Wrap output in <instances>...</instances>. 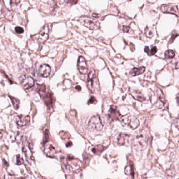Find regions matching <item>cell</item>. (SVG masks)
Segmentation results:
<instances>
[{"label": "cell", "instance_id": "1", "mask_svg": "<svg viewBox=\"0 0 179 179\" xmlns=\"http://www.w3.org/2000/svg\"><path fill=\"white\" fill-rule=\"evenodd\" d=\"M148 135L145 130H139L134 136L133 146L136 150L139 151L144 150L146 148L148 144Z\"/></svg>", "mask_w": 179, "mask_h": 179}, {"label": "cell", "instance_id": "2", "mask_svg": "<svg viewBox=\"0 0 179 179\" xmlns=\"http://www.w3.org/2000/svg\"><path fill=\"white\" fill-rule=\"evenodd\" d=\"M62 162L65 169L70 172L77 171L82 167V162L71 156H69L67 158H63Z\"/></svg>", "mask_w": 179, "mask_h": 179}, {"label": "cell", "instance_id": "3", "mask_svg": "<svg viewBox=\"0 0 179 179\" xmlns=\"http://www.w3.org/2000/svg\"><path fill=\"white\" fill-rule=\"evenodd\" d=\"M121 122L123 125L127 126V127L131 129H135L140 124L137 118L134 116L129 115H127L123 116L121 119Z\"/></svg>", "mask_w": 179, "mask_h": 179}, {"label": "cell", "instance_id": "4", "mask_svg": "<svg viewBox=\"0 0 179 179\" xmlns=\"http://www.w3.org/2000/svg\"><path fill=\"white\" fill-rule=\"evenodd\" d=\"M79 22L91 30H96L99 27V23L97 21L87 16L79 18Z\"/></svg>", "mask_w": 179, "mask_h": 179}, {"label": "cell", "instance_id": "5", "mask_svg": "<svg viewBox=\"0 0 179 179\" xmlns=\"http://www.w3.org/2000/svg\"><path fill=\"white\" fill-rule=\"evenodd\" d=\"M88 86L92 92L99 87V82L97 79L96 73L94 69H91L89 72L88 78Z\"/></svg>", "mask_w": 179, "mask_h": 179}, {"label": "cell", "instance_id": "6", "mask_svg": "<svg viewBox=\"0 0 179 179\" xmlns=\"http://www.w3.org/2000/svg\"><path fill=\"white\" fill-rule=\"evenodd\" d=\"M103 125L99 115L92 117L89 122V127L91 130H101L102 129Z\"/></svg>", "mask_w": 179, "mask_h": 179}, {"label": "cell", "instance_id": "7", "mask_svg": "<svg viewBox=\"0 0 179 179\" xmlns=\"http://www.w3.org/2000/svg\"><path fill=\"white\" fill-rule=\"evenodd\" d=\"M20 83L24 89L28 90L34 86V80L32 78L30 77L24 76L20 78Z\"/></svg>", "mask_w": 179, "mask_h": 179}, {"label": "cell", "instance_id": "8", "mask_svg": "<svg viewBox=\"0 0 179 179\" xmlns=\"http://www.w3.org/2000/svg\"><path fill=\"white\" fill-rule=\"evenodd\" d=\"M37 39L40 43H44L45 42L49 36V28L47 25L42 29L38 35H36Z\"/></svg>", "mask_w": 179, "mask_h": 179}, {"label": "cell", "instance_id": "9", "mask_svg": "<svg viewBox=\"0 0 179 179\" xmlns=\"http://www.w3.org/2000/svg\"><path fill=\"white\" fill-rule=\"evenodd\" d=\"M15 122L20 127H25L30 122V117L28 116L20 115L15 118Z\"/></svg>", "mask_w": 179, "mask_h": 179}, {"label": "cell", "instance_id": "10", "mask_svg": "<svg viewBox=\"0 0 179 179\" xmlns=\"http://www.w3.org/2000/svg\"><path fill=\"white\" fill-rule=\"evenodd\" d=\"M78 68L80 73L85 75L88 71V66L85 59L82 56L79 57L78 61Z\"/></svg>", "mask_w": 179, "mask_h": 179}, {"label": "cell", "instance_id": "11", "mask_svg": "<svg viewBox=\"0 0 179 179\" xmlns=\"http://www.w3.org/2000/svg\"><path fill=\"white\" fill-rule=\"evenodd\" d=\"M161 10L164 13L179 15L178 7L175 6L171 5H162L161 7Z\"/></svg>", "mask_w": 179, "mask_h": 179}, {"label": "cell", "instance_id": "12", "mask_svg": "<svg viewBox=\"0 0 179 179\" xmlns=\"http://www.w3.org/2000/svg\"><path fill=\"white\" fill-rule=\"evenodd\" d=\"M51 69L50 67L47 64H44L40 65L39 69V73L43 77L47 78L50 74Z\"/></svg>", "mask_w": 179, "mask_h": 179}, {"label": "cell", "instance_id": "13", "mask_svg": "<svg viewBox=\"0 0 179 179\" xmlns=\"http://www.w3.org/2000/svg\"><path fill=\"white\" fill-rule=\"evenodd\" d=\"M130 135L126 134L120 133L117 138V143L119 145H125L130 141Z\"/></svg>", "mask_w": 179, "mask_h": 179}, {"label": "cell", "instance_id": "14", "mask_svg": "<svg viewBox=\"0 0 179 179\" xmlns=\"http://www.w3.org/2000/svg\"><path fill=\"white\" fill-rule=\"evenodd\" d=\"M109 115L111 119L113 120H118L119 119L120 114L119 112L117 110L116 107L112 105L110 106L109 110Z\"/></svg>", "mask_w": 179, "mask_h": 179}, {"label": "cell", "instance_id": "15", "mask_svg": "<svg viewBox=\"0 0 179 179\" xmlns=\"http://www.w3.org/2000/svg\"><path fill=\"white\" fill-rule=\"evenodd\" d=\"M44 152L47 156L53 158L56 154V150L51 144H47L45 147Z\"/></svg>", "mask_w": 179, "mask_h": 179}, {"label": "cell", "instance_id": "16", "mask_svg": "<svg viewBox=\"0 0 179 179\" xmlns=\"http://www.w3.org/2000/svg\"><path fill=\"white\" fill-rule=\"evenodd\" d=\"M130 94L135 99L140 102H144L145 101V97H144L143 94L139 91L135 90L130 89Z\"/></svg>", "mask_w": 179, "mask_h": 179}, {"label": "cell", "instance_id": "17", "mask_svg": "<svg viewBox=\"0 0 179 179\" xmlns=\"http://www.w3.org/2000/svg\"><path fill=\"white\" fill-rule=\"evenodd\" d=\"M145 71V68L144 67H141L140 68H135L131 70L130 75L134 77L139 75H141L144 73Z\"/></svg>", "mask_w": 179, "mask_h": 179}, {"label": "cell", "instance_id": "18", "mask_svg": "<svg viewBox=\"0 0 179 179\" xmlns=\"http://www.w3.org/2000/svg\"><path fill=\"white\" fill-rule=\"evenodd\" d=\"M157 95L158 96L159 99L163 103H164V104L166 103V99H165V97H164V94L162 93V91L160 90V89H157Z\"/></svg>", "mask_w": 179, "mask_h": 179}, {"label": "cell", "instance_id": "19", "mask_svg": "<svg viewBox=\"0 0 179 179\" xmlns=\"http://www.w3.org/2000/svg\"><path fill=\"white\" fill-rule=\"evenodd\" d=\"M105 148V147L102 145H99L96 147H95L94 148L92 149V151L94 153L97 154L99 152H101L104 150Z\"/></svg>", "mask_w": 179, "mask_h": 179}, {"label": "cell", "instance_id": "20", "mask_svg": "<svg viewBox=\"0 0 179 179\" xmlns=\"http://www.w3.org/2000/svg\"><path fill=\"white\" fill-rule=\"evenodd\" d=\"M175 56V53L172 50H168L165 52V57L167 58H173Z\"/></svg>", "mask_w": 179, "mask_h": 179}, {"label": "cell", "instance_id": "21", "mask_svg": "<svg viewBox=\"0 0 179 179\" xmlns=\"http://www.w3.org/2000/svg\"><path fill=\"white\" fill-rule=\"evenodd\" d=\"M10 99H11L12 103H13V105L14 106V107L15 108V109H17L19 107V105H20V102L18 100L14 98V97H10Z\"/></svg>", "mask_w": 179, "mask_h": 179}, {"label": "cell", "instance_id": "22", "mask_svg": "<svg viewBox=\"0 0 179 179\" xmlns=\"http://www.w3.org/2000/svg\"><path fill=\"white\" fill-rule=\"evenodd\" d=\"M132 169L130 166H127L125 168V173L127 175H131L132 173Z\"/></svg>", "mask_w": 179, "mask_h": 179}, {"label": "cell", "instance_id": "23", "mask_svg": "<svg viewBox=\"0 0 179 179\" xmlns=\"http://www.w3.org/2000/svg\"><path fill=\"white\" fill-rule=\"evenodd\" d=\"M173 168H170V169H169V170H168L167 171V173L168 174V176H174L173 175L175 174V170L173 171H172V169H173Z\"/></svg>", "mask_w": 179, "mask_h": 179}, {"label": "cell", "instance_id": "24", "mask_svg": "<svg viewBox=\"0 0 179 179\" xmlns=\"http://www.w3.org/2000/svg\"><path fill=\"white\" fill-rule=\"evenodd\" d=\"M78 0H65V2L71 5H74L77 3Z\"/></svg>", "mask_w": 179, "mask_h": 179}, {"label": "cell", "instance_id": "25", "mask_svg": "<svg viewBox=\"0 0 179 179\" xmlns=\"http://www.w3.org/2000/svg\"><path fill=\"white\" fill-rule=\"evenodd\" d=\"M15 31L18 34H22L24 32V30L20 27H15Z\"/></svg>", "mask_w": 179, "mask_h": 179}, {"label": "cell", "instance_id": "26", "mask_svg": "<svg viewBox=\"0 0 179 179\" xmlns=\"http://www.w3.org/2000/svg\"><path fill=\"white\" fill-rule=\"evenodd\" d=\"M157 51V48L156 47H154L150 50V56H152V55H154L156 53Z\"/></svg>", "mask_w": 179, "mask_h": 179}, {"label": "cell", "instance_id": "27", "mask_svg": "<svg viewBox=\"0 0 179 179\" xmlns=\"http://www.w3.org/2000/svg\"><path fill=\"white\" fill-rule=\"evenodd\" d=\"M89 102L90 104H92V103H94V102H96V100L95 99L94 97L92 96L90 98V99Z\"/></svg>", "mask_w": 179, "mask_h": 179}, {"label": "cell", "instance_id": "28", "mask_svg": "<svg viewBox=\"0 0 179 179\" xmlns=\"http://www.w3.org/2000/svg\"><path fill=\"white\" fill-rule=\"evenodd\" d=\"M144 51L147 52V53L148 54V55H149V56H150V50L149 49V47H146L145 48H144Z\"/></svg>", "mask_w": 179, "mask_h": 179}, {"label": "cell", "instance_id": "29", "mask_svg": "<svg viewBox=\"0 0 179 179\" xmlns=\"http://www.w3.org/2000/svg\"><path fill=\"white\" fill-rule=\"evenodd\" d=\"M174 125L179 129V119H177L174 122Z\"/></svg>", "mask_w": 179, "mask_h": 179}, {"label": "cell", "instance_id": "30", "mask_svg": "<svg viewBox=\"0 0 179 179\" xmlns=\"http://www.w3.org/2000/svg\"><path fill=\"white\" fill-rule=\"evenodd\" d=\"M129 30V27H128V26H124V32H127Z\"/></svg>", "mask_w": 179, "mask_h": 179}, {"label": "cell", "instance_id": "31", "mask_svg": "<svg viewBox=\"0 0 179 179\" xmlns=\"http://www.w3.org/2000/svg\"><path fill=\"white\" fill-rule=\"evenodd\" d=\"M178 35L177 34V35H173L172 38H171V40H170V42H173V41L174 40V39H175V38H176V37L178 36Z\"/></svg>", "mask_w": 179, "mask_h": 179}, {"label": "cell", "instance_id": "32", "mask_svg": "<svg viewBox=\"0 0 179 179\" xmlns=\"http://www.w3.org/2000/svg\"><path fill=\"white\" fill-rule=\"evenodd\" d=\"M75 89H77V90H78L80 91V90H81V87H80V86H77V87H76V88H75Z\"/></svg>", "mask_w": 179, "mask_h": 179}, {"label": "cell", "instance_id": "33", "mask_svg": "<svg viewBox=\"0 0 179 179\" xmlns=\"http://www.w3.org/2000/svg\"><path fill=\"white\" fill-rule=\"evenodd\" d=\"M178 168H179V164H178Z\"/></svg>", "mask_w": 179, "mask_h": 179}]
</instances>
